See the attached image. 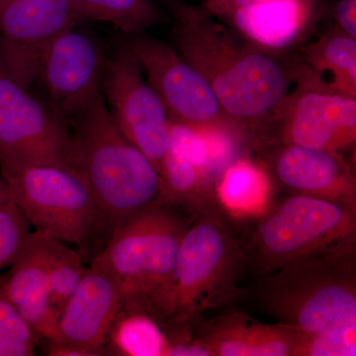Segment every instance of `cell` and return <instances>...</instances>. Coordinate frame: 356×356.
<instances>
[{
    "label": "cell",
    "instance_id": "30bf717a",
    "mask_svg": "<svg viewBox=\"0 0 356 356\" xmlns=\"http://www.w3.org/2000/svg\"><path fill=\"white\" fill-rule=\"evenodd\" d=\"M128 44L170 121L187 125L236 126L205 79L172 44L144 33L133 35Z\"/></svg>",
    "mask_w": 356,
    "mask_h": 356
},
{
    "label": "cell",
    "instance_id": "9a60e30c",
    "mask_svg": "<svg viewBox=\"0 0 356 356\" xmlns=\"http://www.w3.org/2000/svg\"><path fill=\"white\" fill-rule=\"evenodd\" d=\"M122 309L116 283L90 264L60 313L55 341L50 343L67 346L79 356L99 355Z\"/></svg>",
    "mask_w": 356,
    "mask_h": 356
},
{
    "label": "cell",
    "instance_id": "7402d4cb",
    "mask_svg": "<svg viewBox=\"0 0 356 356\" xmlns=\"http://www.w3.org/2000/svg\"><path fill=\"white\" fill-rule=\"evenodd\" d=\"M83 261L84 257L79 250L51 238L48 267L49 292L51 308L58 318L86 273Z\"/></svg>",
    "mask_w": 356,
    "mask_h": 356
},
{
    "label": "cell",
    "instance_id": "ba28073f",
    "mask_svg": "<svg viewBox=\"0 0 356 356\" xmlns=\"http://www.w3.org/2000/svg\"><path fill=\"white\" fill-rule=\"evenodd\" d=\"M67 122L0 63V168L67 165Z\"/></svg>",
    "mask_w": 356,
    "mask_h": 356
},
{
    "label": "cell",
    "instance_id": "9c48e42d",
    "mask_svg": "<svg viewBox=\"0 0 356 356\" xmlns=\"http://www.w3.org/2000/svg\"><path fill=\"white\" fill-rule=\"evenodd\" d=\"M102 90L116 125L159 173L170 147V117L128 43L104 60Z\"/></svg>",
    "mask_w": 356,
    "mask_h": 356
},
{
    "label": "cell",
    "instance_id": "4fadbf2b",
    "mask_svg": "<svg viewBox=\"0 0 356 356\" xmlns=\"http://www.w3.org/2000/svg\"><path fill=\"white\" fill-rule=\"evenodd\" d=\"M76 25L70 0H0V63L32 88L44 47Z\"/></svg>",
    "mask_w": 356,
    "mask_h": 356
},
{
    "label": "cell",
    "instance_id": "ffe728a7",
    "mask_svg": "<svg viewBox=\"0 0 356 356\" xmlns=\"http://www.w3.org/2000/svg\"><path fill=\"white\" fill-rule=\"evenodd\" d=\"M216 191L218 199L232 214L257 215L266 209L270 198L271 175L262 163L243 156L222 172Z\"/></svg>",
    "mask_w": 356,
    "mask_h": 356
},
{
    "label": "cell",
    "instance_id": "e0dca14e",
    "mask_svg": "<svg viewBox=\"0 0 356 356\" xmlns=\"http://www.w3.org/2000/svg\"><path fill=\"white\" fill-rule=\"evenodd\" d=\"M50 236L35 231L0 276V294L22 316L37 337L50 343L57 334L58 315L49 292Z\"/></svg>",
    "mask_w": 356,
    "mask_h": 356
},
{
    "label": "cell",
    "instance_id": "d6986e66",
    "mask_svg": "<svg viewBox=\"0 0 356 356\" xmlns=\"http://www.w3.org/2000/svg\"><path fill=\"white\" fill-rule=\"evenodd\" d=\"M293 76L330 92L356 98V39L332 27L300 50Z\"/></svg>",
    "mask_w": 356,
    "mask_h": 356
},
{
    "label": "cell",
    "instance_id": "ac0fdd59",
    "mask_svg": "<svg viewBox=\"0 0 356 356\" xmlns=\"http://www.w3.org/2000/svg\"><path fill=\"white\" fill-rule=\"evenodd\" d=\"M303 337L280 323L262 324L233 315L218 318L196 339L210 356H296Z\"/></svg>",
    "mask_w": 356,
    "mask_h": 356
},
{
    "label": "cell",
    "instance_id": "3957f363",
    "mask_svg": "<svg viewBox=\"0 0 356 356\" xmlns=\"http://www.w3.org/2000/svg\"><path fill=\"white\" fill-rule=\"evenodd\" d=\"M259 303L280 324L305 337L356 323L355 245L262 274Z\"/></svg>",
    "mask_w": 356,
    "mask_h": 356
},
{
    "label": "cell",
    "instance_id": "2e32d148",
    "mask_svg": "<svg viewBox=\"0 0 356 356\" xmlns=\"http://www.w3.org/2000/svg\"><path fill=\"white\" fill-rule=\"evenodd\" d=\"M267 170L294 194L355 209V175L341 154L278 142Z\"/></svg>",
    "mask_w": 356,
    "mask_h": 356
},
{
    "label": "cell",
    "instance_id": "6da1fadb",
    "mask_svg": "<svg viewBox=\"0 0 356 356\" xmlns=\"http://www.w3.org/2000/svg\"><path fill=\"white\" fill-rule=\"evenodd\" d=\"M166 4L172 17V46L205 79L248 144H257L290 92L292 70L200 6L182 0Z\"/></svg>",
    "mask_w": 356,
    "mask_h": 356
},
{
    "label": "cell",
    "instance_id": "83f0119b",
    "mask_svg": "<svg viewBox=\"0 0 356 356\" xmlns=\"http://www.w3.org/2000/svg\"><path fill=\"white\" fill-rule=\"evenodd\" d=\"M266 1L269 0H204L200 6L214 17L221 18L236 9Z\"/></svg>",
    "mask_w": 356,
    "mask_h": 356
},
{
    "label": "cell",
    "instance_id": "603a6c76",
    "mask_svg": "<svg viewBox=\"0 0 356 356\" xmlns=\"http://www.w3.org/2000/svg\"><path fill=\"white\" fill-rule=\"evenodd\" d=\"M114 343L124 355L132 356L168 355L170 348L153 318L137 311L117 325Z\"/></svg>",
    "mask_w": 356,
    "mask_h": 356
},
{
    "label": "cell",
    "instance_id": "f1b7e54d",
    "mask_svg": "<svg viewBox=\"0 0 356 356\" xmlns=\"http://www.w3.org/2000/svg\"><path fill=\"white\" fill-rule=\"evenodd\" d=\"M10 201H13L10 188H9L6 180L4 179L3 175L0 172V207L10 202Z\"/></svg>",
    "mask_w": 356,
    "mask_h": 356
},
{
    "label": "cell",
    "instance_id": "d4e9b609",
    "mask_svg": "<svg viewBox=\"0 0 356 356\" xmlns=\"http://www.w3.org/2000/svg\"><path fill=\"white\" fill-rule=\"evenodd\" d=\"M31 227L14 201L0 207V276L2 270L10 266L32 233Z\"/></svg>",
    "mask_w": 356,
    "mask_h": 356
},
{
    "label": "cell",
    "instance_id": "5b68a950",
    "mask_svg": "<svg viewBox=\"0 0 356 356\" xmlns=\"http://www.w3.org/2000/svg\"><path fill=\"white\" fill-rule=\"evenodd\" d=\"M245 259L242 243L219 217L195 214L182 238L170 280L146 310L168 322L186 324L234 296Z\"/></svg>",
    "mask_w": 356,
    "mask_h": 356
},
{
    "label": "cell",
    "instance_id": "484cf974",
    "mask_svg": "<svg viewBox=\"0 0 356 356\" xmlns=\"http://www.w3.org/2000/svg\"><path fill=\"white\" fill-rule=\"evenodd\" d=\"M356 355V323L303 337L297 356Z\"/></svg>",
    "mask_w": 356,
    "mask_h": 356
},
{
    "label": "cell",
    "instance_id": "4316f807",
    "mask_svg": "<svg viewBox=\"0 0 356 356\" xmlns=\"http://www.w3.org/2000/svg\"><path fill=\"white\" fill-rule=\"evenodd\" d=\"M332 18L334 27L356 39V0H336Z\"/></svg>",
    "mask_w": 356,
    "mask_h": 356
},
{
    "label": "cell",
    "instance_id": "cb8c5ba5",
    "mask_svg": "<svg viewBox=\"0 0 356 356\" xmlns=\"http://www.w3.org/2000/svg\"><path fill=\"white\" fill-rule=\"evenodd\" d=\"M36 341L31 327L0 294V356L34 355Z\"/></svg>",
    "mask_w": 356,
    "mask_h": 356
},
{
    "label": "cell",
    "instance_id": "8992f818",
    "mask_svg": "<svg viewBox=\"0 0 356 356\" xmlns=\"http://www.w3.org/2000/svg\"><path fill=\"white\" fill-rule=\"evenodd\" d=\"M0 172L13 200L39 233L74 245L84 259L111 236L92 192L69 165L7 166Z\"/></svg>",
    "mask_w": 356,
    "mask_h": 356
},
{
    "label": "cell",
    "instance_id": "44dd1931",
    "mask_svg": "<svg viewBox=\"0 0 356 356\" xmlns=\"http://www.w3.org/2000/svg\"><path fill=\"white\" fill-rule=\"evenodd\" d=\"M70 6L76 24L100 21L130 35L144 33L168 18L152 0H70Z\"/></svg>",
    "mask_w": 356,
    "mask_h": 356
},
{
    "label": "cell",
    "instance_id": "277c9868",
    "mask_svg": "<svg viewBox=\"0 0 356 356\" xmlns=\"http://www.w3.org/2000/svg\"><path fill=\"white\" fill-rule=\"evenodd\" d=\"M192 208L159 200L118 227L90 264L102 269L120 290L123 308L147 309L175 268Z\"/></svg>",
    "mask_w": 356,
    "mask_h": 356
},
{
    "label": "cell",
    "instance_id": "8fae6325",
    "mask_svg": "<svg viewBox=\"0 0 356 356\" xmlns=\"http://www.w3.org/2000/svg\"><path fill=\"white\" fill-rule=\"evenodd\" d=\"M102 51L88 35L70 27L49 42L35 65L46 102L69 122L88 108L102 90Z\"/></svg>",
    "mask_w": 356,
    "mask_h": 356
},
{
    "label": "cell",
    "instance_id": "7c38bea8",
    "mask_svg": "<svg viewBox=\"0 0 356 356\" xmlns=\"http://www.w3.org/2000/svg\"><path fill=\"white\" fill-rule=\"evenodd\" d=\"M293 81L296 88L281 103L268 129L275 128L278 142L339 154L355 147L356 98L296 77Z\"/></svg>",
    "mask_w": 356,
    "mask_h": 356
},
{
    "label": "cell",
    "instance_id": "7a4b0ae2",
    "mask_svg": "<svg viewBox=\"0 0 356 356\" xmlns=\"http://www.w3.org/2000/svg\"><path fill=\"white\" fill-rule=\"evenodd\" d=\"M69 129L67 165L92 192L112 234L161 199L156 166L121 132L102 92L69 122Z\"/></svg>",
    "mask_w": 356,
    "mask_h": 356
},
{
    "label": "cell",
    "instance_id": "52a82bcc",
    "mask_svg": "<svg viewBox=\"0 0 356 356\" xmlns=\"http://www.w3.org/2000/svg\"><path fill=\"white\" fill-rule=\"evenodd\" d=\"M356 211L311 196L294 194L273 208L255 226L250 240L259 273L355 245Z\"/></svg>",
    "mask_w": 356,
    "mask_h": 356
},
{
    "label": "cell",
    "instance_id": "5bb4252c",
    "mask_svg": "<svg viewBox=\"0 0 356 356\" xmlns=\"http://www.w3.org/2000/svg\"><path fill=\"white\" fill-rule=\"evenodd\" d=\"M327 3L329 0H269L236 9L218 19L245 41L280 56L313 38Z\"/></svg>",
    "mask_w": 356,
    "mask_h": 356
}]
</instances>
